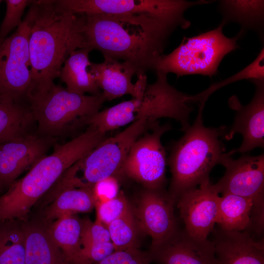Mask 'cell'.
<instances>
[{"label":"cell","mask_w":264,"mask_h":264,"mask_svg":"<svg viewBox=\"0 0 264 264\" xmlns=\"http://www.w3.org/2000/svg\"><path fill=\"white\" fill-rule=\"evenodd\" d=\"M79 15L81 48L127 62L137 77L155 70L175 31L147 14Z\"/></svg>","instance_id":"6da1fadb"},{"label":"cell","mask_w":264,"mask_h":264,"mask_svg":"<svg viewBox=\"0 0 264 264\" xmlns=\"http://www.w3.org/2000/svg\"><path fill=\"white\" fill-rule=\"evenodd\" d=\"M34 2L36 12L29 40L32 77L30 96L55 84L66 60L81 48L82 42L79 15L58 10L53 0Z\"/></svg>","instance_id":"7a4b0ae2"},{"label":"cell","mask_w":264,"mask_h":264,"mask_svg":"<svg viewBox=\"0 0 264 264\" xmlns=\"http://www.w3.org/2000/svg\"><path fill=\"white\" fill-rule=\"evenodd\" d=\"M106 138V133L89 126L80 135L55 145L52 153L38 161L25 176L15 180L0 197V221H25L36 202L67 170Z\"/></svg>","instance_id":"3957f363"},{"label":"cell","mask_w":264,"mask_h":264,"mask_svg":"<svg viewBox=\"0 0 264 264\" xmlns=\"http://www.w3.org/2000/svg\"><path fill=\"white\" fill-rule=\"evenodd\" d=\"M205 103L198 104V115L193 124L171 146L167 164L171 174L168 191L176 201L183 193L209 178L213 167L220 164L225 149L222 137L226 128L206 127L202 114Z\"/></svg>","instance_id":"277c9868"},{"label":"cell","mask_w":264,"mask_h":264,"mask_svg":"<svg viewBox=\"0 0 264 264\" xmlns=\"http://www.w3.org/2000/svg\"><path fill=\"white\" fill-rule=\"evenodd\" d=\"M106 101L101 93L80 95L55 84L47 90L31 95L27 103L38 134L54 139L86 125Z\"/></svg>","instance_id":"5b68a950"},{"label":"cell","mask_w":264,"mask_h":264,"mask_svg":"<svg viewBox=\"0 0 264 264\" xmlns=\"http://www.w3.org/2000/svg\"><path fill=\"white\" fill-rule=\"evenodd\" d=\"M224 25L198 35L183 37L180 44L170 53L162 54L155 71L175 74L177 78L200 74L212 77L228 54L239 48L236 35L228 38L223 34Z\"/></svg>","instance_id":"8992f818"},{"label":"cell","mask_w":264,"mask_h":264,"mask_svg":"<svg viewBox=\"0 0 264 264\" xmlns=\"http://www.w3.org/2000/svg\"><path fill=\"white\" fill-rule=\"evenodd\" d=\"M36 12L34 0L11 36L0 44V96L27 103L32 89L29 40Z\"/></svg>","instance_id":"52a82bcc"},{"label":"cell","mask_w":264,"mask_h":264,"mask_svg":"<svg viewBox=\"0 0 264 264\" xmlns=\"http://www.w3.org/2000/svg\"><path fill=\"white\" fill-rule=\"evenodd\" d=\"M171 129L169 124L160 125L157 122L141 135L132 145L120 169L119 178L131 179L145 189H164L167 158L161 138Z\"/></svg>","instance_id":"ba28073f"},{"label":"cell","mask_w":264,"mask_h":264,"mask_svg":"<svg viewBox=\"0 0 264 264\" xmlns=\"http://www.w3.org/2000/svg\"><path fill=\"white\" fill-rule=\"evenodd\" d=\"M157 122L141 119L115 135L105 138L78 162V171L82 174L79 179L92 187L96 182L108 177L119 178L120 169L133 143Z\"/></svg>","instance_id":"9c48e42d"},{"label":"cell","mask_w":264,"mask_h":264,"mask_svg":"<svg viewBox=\"0 0 264 264\" xmlns=\"http://www.w3.org/2000/svg\"><path fill=\"white\" fill-rule=\"evenodd\" d=\"M59 10L74 14H149L170 27L180 25L188 9L184 0H55Z\"/></svg>","instance_id":"30bf717a"},{"label":"cell","mask_w":264,"mask_h":264,"mask_svg":"<svg viewBox=\"0 0 264 264\" xmlns=\"http://www.w3.org/2000/svg\"><path fill=\"white\" fill-rule=\"evenodd\" d=\"M155 82L147 84L142 96L132 98V118L133 122L146 119L153 122L163 117L180 123L183 132L190 125V114L194 110L190 95L171 85L166 74L156 72Z\"/></svg>","instance_id":"8fae6325"},{"label":"cell","mask_w":264,"mask_h":264,"mask_svg":"<svg viewBox=\"0 0 264 264\" xmlns=\"http://www.w3.org/2000/svg\"><path fill=\"white\" fill-rule=\"evenodd\" d=\"M132 212L140 230L152 239L154 247L171 236L177 229L174 213L176 201L164 189L142 188Z\"/></svg>","instance_id":"7c38bea8"},{"label":"cell","mask_w":264,"mask_h":264,"mask_svg":"<svg viewBox=\"0 0 264 264\" xmlns=\"http://www.w3.org/2000/svg\"><path fill=\"white\" fill-rule=\"evenodd\" d=\"M230 152L222 155L220 164L226 170L223 176L214 184L221 195L231 194L264 201V154H244L232 158Z\"/></svg>","instance_id":"4fadbf2b"},{"label":"cell","mask_w":264,"mask_h":264,"mask_svg":"<svg viewBox=\"0 0 264 264\" xmlns=\"http://www.w3.org/2000/svg\"><path fill=\"white\" fill-rule=\"evenodd\" d=\"M220 197L208 178L177 198V207L188 234L197 238L207 239L216 223Z\"/></svg>","instance_id":"5bb4252c"},{"label":"cell","mask_w":264,"mask_h":264,"mask_svg":"<svg viewBox=\"0 0 264 264\" xmlns=\"http://www.w3.org/2000/svg\"><path fill=\"white\" fill-rule=\"evenodd\" d=\"M249 81L255 87L254 96L249 103L242 105L236 96L229 100V106L236 111V114L233 124L224 138L230 140L237 133L242 136L240 147L230 151L232 154L264 147V81Z\"/></svg>","instance_id":"9a60e30c"},{"label":"cell","mask_w":264,"mask_h":264,"mask_svg":"<svg viewBox=\"0 0 264 264\" xmlns=\"http://www.w3.org/2000/svg\"><path fill=\"white\" fill-rule=\"evenodd\" d=\"M55 139L30 133L0 143V188L9 187L25 170L46 155Z\"/></svg>","instance_id":"2e32d148"},{"label":"cell","mask_w":264,"mask_h":264,"mask_svg":"<svg viewBox=\"0 0 264 264\" xmlns=\"http://www.w3.org/2000/svg\"><path fill=\"white\" fill-rule=\"evenodd\" d=\"M149 252L158 264H218L212 242L191 236L185 230L177 229Z\"/></svg>","instance_id":"e0dca14e"},{"label":"cell","mask_w":264,"mask_h":264,"mask_svg":"<svg viewBox=\"0 0 264 264\" xmlns=\"http://www.w3.org/2000/svg\"><path fill=\"white\" fill-rule=\"evenodd\" d=\"M57 182L55 195L44 211V223L48 224L67 215L90 212L95 207L96 200L92 187L79 180L74 166Z\"/></svg>","instance_id":"ac0fdd59"},{"label":"cell","mask_w":264,"mask_h":264,"mask_svg":"<svg viewBox=\"0 0 264 264\" xmlns=\"http://www.w3.org/2000/svg\"><path fill=\"white\" fill-rule=\"evenodd\" d=\"M218 264H264V242L247 231L220 228L212 242Z\"/></svg>","instance_id":"d6986e66"},{"label":"cell","mask_w":264,"mask_h":264,"mask_svg":"<svg viewBox=\"0 0 264 264\" xmlns=\"http://www.w3.org/2000/svg\"><path fill=\"white\" fill-rule=\"evenodd\" d=\"M100 63H91L89 70L106 101H111L129 94L135 95V84L132 82L136 74L134 67L126 62L104 57Z\"/></svg>","instance_id":"ffe728a7"},{"label":"cell","mask_w":264,"mask_h":264,"mask_svg":"<svg viewBox=\"0 0 264 264\" xmlns=\"http://www.w3.org/2000/svg\"><path fill=\"white\" fill-rule=\"evenodd\" d=\"M218 10L222 16L220 23L224 26L232 22L240 25L237 34L240 39L251 30L264 43V0H220L218 1Z\"/></svg>","instance_id":"44dd1931"},{"label":"cell","mask_w":264,"mask_h":264,"mask_svg":"<svg viewBox=\"0 0 264 264\" xmlns=\"http://www.w3.org/2000/svg\"><path fill=\"white\" fill-rule=\"evenodd\" d=\"M25 237V264H71L52 239L44 222L22 223Z\"/></svg>","instance_id":"7402d4cb"},{"label":"cell","mask_w":264,"mask_h":264,"mask_svg":"<svg viewBox=\"0 0 264 264\" xmlns=\"http://www.w3.org/2000/svg\"><path fill=\"white\" fill-rule=\"evenodd\" d=\"M90 51L87 48L77 49L64 63L58 77L65 83L69 91L80 95L88 93L96 95L101 93L89 70L91 63L89 59Z\"/></svg>","instance_id":"603a6c76"},{"label":"cell","mask_w":264,"mask_h":264,"mask_svg":"<svg viewBox=\"0 0 264 264\" xmlns=\"http://www.w3.org/2000/svg\"><path fill=\"white\" fill-rule=\"evenodd\" d=\"M219 199L216 223L228 231H244L251 228L254 209L264 201L231 194L221 195Z\"/></svg>","instance_id":"cb8c5ba5"},{"label":"cell","mask_w":264,"mask_h":264,"mask_svg":"<svg viewBox=\"0 0 264 264\" xmlns=\"http://www.w3.org/2000/svg\"><path fill=\"white\" fill-rule=\"evenodd\" d=\"M34 122L28 103L0 96V143L30 133Z\"/></svg>","instance_id":"d4e9b609"},{"label":"cell","mask_w":264,"mask_h":264,"mask_svg":"<svg viewBox=\"0 0 264 264\" xmlns=\"http://www.w3.org/2000/svg\"><path fill=\"white\" fill-rule=\"evenodd\" d=\"M45 224L54 243L71 264H76L82 248V220L67 215Z\"/></svg>","instance_id":"484cf974"},{"label":"cell","mask_w":264,"mask_h":264,"mask_svg":"<svg viewBox=\"0 0 264 264\" xmlns=\"http://www.w3.org/2000/svg\"><path fill=\"white\" fill-rule=\"evenodd\" d=\"M18 220L0 221V264H25V237Z\"/></svg>","instance_id":"4316f807"},{"label":"cell","mask_w":264,"mask_h":264,"mask_svg":"<svg viewBox=\"0 0 264 264\" xmlns=\"http://www.w3.org/2000/svg\"><path fill=\"white\" fill-rule=\"evenodd\" d=\"M115 250L138 248L139 228L132 206L107 226Z\"/></svg>","instance_id":"83f0119b"},{"label":"cell","mask_w":264,"mask_h":264,"mask_svg":"<svg viewBox=\"0 0 264 264\" xmlns=\"http://www.w3.org/2000/svg\"><path fill=\"white\" fill-rule=\"evenodd\" d=\"M253 79L264 81V47L255 60L244 68L224 80L213 84L201 92L194 95H190V101L192 104L205 103L211 94L222 87L241 80Z\"/></svg>","instance_id":"f1b7e54d"},{"label":"cell","mask_w":264,"mask_h":264,"mask_svg":"<svg viewBox=\"0 0 264 264\" xmlns=\"http://www.w3.org/2000/svg\"><path fill=\"white\" fill-rule=\"evenodd\" d=\"M130 206L124 194L120 192L115 198L96 203V219L107 227L121 216Z\"/></svg>","instance_id":"f546056e"},{"label":"cell","mask_w":264,"mask_h":264,"mask_svg":"<svg viewBox=\"0 0 264 264\" xmlns=\"http://www.w3.org/2000/svg\"><path fill=\"white\" fill-rule=\"evenodd\" d=\"M6 12L0 26V44L9 33L21 23L22 18L26 7L30 5V0H6Z\"/></svg>","instance_id":"4dcf8cb0"},{"label":"cell","mask_w":264,"mask_h":264,"mask_svg":"<svg viewBox=\"0 0 264 264\" xmlns=\"http://www.w3.org/2000/svg\"><path fill=\"white\" fill-rule=\"evenodd\" d=\"M111 242L107 227L96 219L82 220L81 249L90 245Z\"/></svg>","instance_id":"1f68e13d"},{"label":"cell","mask_w":264,"mask_h":264,"mask_svg":"<svg viewBox=\"0 0 264 264\" xmlns=\"http://www.w3.org/2000/svg\"><path fill=\"white\" fill-rule=\"evenodd\" d=\"M153 262L149 252H144L139 248L115 250L99 262L94 264H150Z\"/></svg>","instance_id":"d6a6232c"},{"label":"cell","mask_w":264,"mask_h":264,"mask_svg":"<svg viewBox=\"0 0 264 264\" xmlns=\"http://www.w3.org/2000/svg\"><path fill=\"white\" fill-rule=\"evenodd\" d=\"M119 179L117 176H111L103 179L93 185L92 191L96 203L112 199L118 195L120 192Z\"/></svg>","instance_id":"836d02e7"},{"label":"cell","mask_w":264,"mask_h":264,"mask_svg":"<svg viewBox=\"0 0 264 264\" xmlns=\"http://www.w3.org/2000/svg\"><path fill=\"white\" fill-rule=\"evenodd\" d=\"M1 1H2L0 0V4L1 3Z\"/></svg>","instance_id":"e575fe53"}]
</instances>
